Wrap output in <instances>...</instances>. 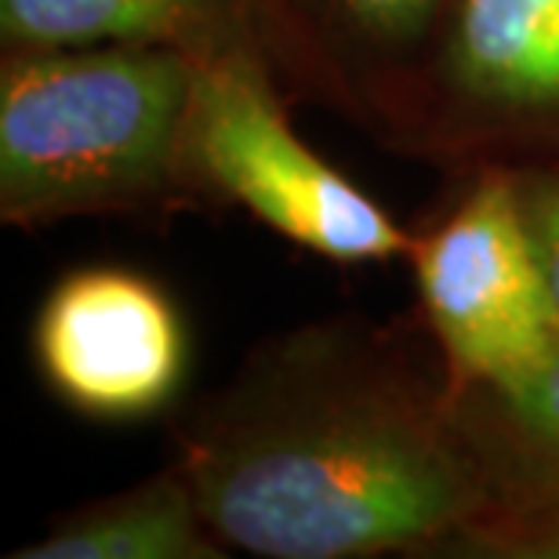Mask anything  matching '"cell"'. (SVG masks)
Here are the masks:
<instances>
[{
  "mask_svg": "<svg viewBox=\"0 0 559 559\" xmlns=\"http://www.w3.org/2000/svg\"><path fill=\"white\" fill-rule=\"evenodd\" d=\"M171 462L229 552L262 559H418L490 506L425 320L259 342L178 418Z\"/></svg>",
  "mask_w": 559,
  "mask_h": 559,
  "instance_id": "1",
  "label": "cell"
},
{
  "mask_svg": "<svg viewBox=\"0 0 559 559\" xmlns=\"http://www.w3.org/2000/svg\"><path fill=\"white\" fill-rule=\"evenodd\" d=\"M197 66L164 44L0 51V222L200 207L186 156Z\"/></svg>",
  "mask_w": 559,
  "mask_h": 559,
  "instance_id": "2",
  "label": "cell"
},
{
  "mask_svg": "<svg viewBox=\"0 0 559 559\" xmlns=\"http://www.w3.org/2000/svg\"><path fill=\"white\" fill-rule=\"evenodd\" d=\"M287 103L265 55L200 59L186 131L200 204L248 211L276 237L328 262H407L415 229L323 160L290 124Z\"/></svg>",
  "mask_w": 559,
  "mask_h": 559,
  "instance_id": "3",
  "label": "cell"
},
{
  "mask_svg": "<svg viewBox=\"0 0 559 559\" xmlns=\"http://www.w3.org/2000/svg\"><path fill=\"white\" fill-rule=\"evenodd\" d=\"M385 150L454 178L559 171V0H454Z\"/></svg>",
  "mask_w": 559,
  "mask_h": 559,
  "instance_id": "4",
  "label": "cell"
},
{
  "mask_svg": "<svg viewBox=\"0 0 559 559\" xmlns=\"http://www.w3.org/2000/svg\"><path fill=\"white\" fill-rule=\"evenodd\" d=\"M462 193L415 229L421 320L454 382H509L559 345V317L509 171L457 178Z\"/></svg>",
  "mask_w": 559,
  "mask_h": 559,
  "instance_id": "5",
  "label": "cell"
},
{
  "mask_svg": "<svg viewBox=\"0 0 559 559\" xmlns=\"http://www.w3.org/2000/svg\"><path fill=\"white\" fill-rule=\"evenodd\" d=\"M33 356L62 404L98 421H131L178 393L189 338L160 284L92 265L66 273L40 301Z\"/></svg>",
  "mask_w": 559,
  "mask_h": 559,
  "instance_id": "6",
  "label": "cell"
},
{
  "mask_svg": "<svg viewBox=\"0 0 559 559\" xmlns=\"http://www.w3.org/2000/svg\"><path fill=\"white\" fill-rule=\"evenodd\" d=\"M454 0H262V44L290 103L385 145Z\"/></svg>",
  "mask_w": 559,
  "mask_h": 559,
  "instance_id": "7",
  "label": "cell"
},
{
  "mask_svg": "<svg viewBox=\"0 0 559 559\" xmlns=\"http://www.w3.org/2000/svg\"><path fill=\"white\" fill-rule=\"evenodd\" d=\"M164 44L193 59L259 51L262 0H0V51Z\"/></svg>",
  "mask_w": 559,
  "mask_h": 559,
  "instance_id": "8",
  "label": "cell"
},
{
  "mask_svg": "<svg viewBox=\"0 0 559 559\" xmlns=\"http://www.w3.org/2000/svg\"><path fill=\"white\" fill-rule=\"evenodd\" d=\"M11 559H222L229 545L211 531L175 462L109 498L84 501L48 523Z\"/></svg>",
  "mask_w": 559,
  "mask_h": 559,
  "instance_id": "9",
  "label": "cell"
},
{
  "mask_svg": "<svg viewBox=\"0 0 559 559\" xmlns=\"http://www.w3.org/2000/svg\"><path fill=\"white\" fill-rule=\"evenodd\" d=\"M454 407L490 501H559V345L509 382H454Z\"/></svg>",
  "mask_w": 559,
  "mask_h": 559,
  "instance_id": "10",
  "label": "cell"
},
{
  "mask_svg": "<svg viewBox=\"0 0 559 559\" xmlns=\"http://www.w3.org/2000/svg\"><path fill=\"white\" fill-rule=\"evenodd\" d=\"M418 559H559V501H490L432 538Z\"/></svg>",
  "mask_w": 559,
  "mask_h": 559,
  "instance_id": "11",
  "label": "cell"
},
{
  "mask_svg": "<svg viewBox=\"0 0 559 559\" xmlns=\"http://www.w3.org/2000/svg\"><path fill=\"white\" fill-rule=\"evenodd\" d=\"M523 226L531 233L545 287L559 317V171H512Z\"/></svg>",
  "mask_w": 559,
  "mask_h": 559,
  "instance_id": "12",
  "label": "cell"
}]
</instances>
